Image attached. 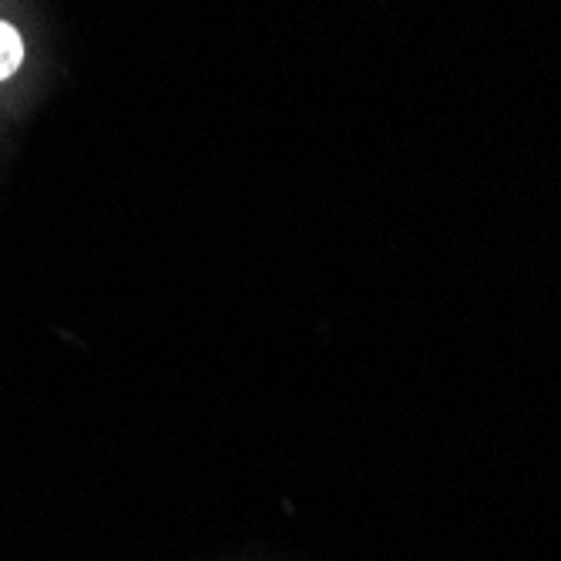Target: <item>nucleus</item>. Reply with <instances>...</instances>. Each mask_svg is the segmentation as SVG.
<instances>
[{"label": "nucleus", "mask_w": 561, "mask_h": 561, "mask_svg": "<svg viewBox=\"0 0 561 561\" xmlns=\"http://www.w3.org/2000/svg\"><path fill=\"white\" fill-rule=\"evenodd\" d=\"M21 61H24V41H21V34L11 24L0 21V81L11 78L21 68Z\"/></svg>", "instance_id": "1"}]
</instances>
